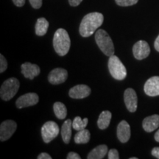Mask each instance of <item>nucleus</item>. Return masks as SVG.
I'll return each instance as SVG.
<instances>
[{"label":"nucleus","instance_id":"20","mask_svg":"<svg viewBox=\"0 0 159 159\" xmlns=\"http://www.w3.org/2000/svg\"><path fill=\"white\" fill-rule=\"evenodd\" d=\"M112 114L109 111H104L99 115L98 120H97V125L101 130H105L109 126L111 122Z\"/></svg>","mask_w":159,"mask_h":159},{"label":"nucleus","instance_id":"35","mask_svg":"<svg viewBox=\"0 0 159 159\" xmlns=\"http://www.w3.org/2000/svg\"><path fill=\"white\" fill-rule=\"evenodd\" d=\"M130 159H138V158H136V157H133V158H130Z\"/></svg>","mask_w":159,"mask_h":159},{"label":"nucleus","instance_id":"6","mask_svg":"<svg viewBox=\"0 0 159 159\" xmlns=\"http://www.w3.org/2000/svg\"><path fill=\"white\" fill-rule=\"evenodd\" d=\"M60 132V128L56 122L48 121L41 128V136L43 141L48 144L56 138Z\"/></svg>","mask_w":159,"mask_h":159},{"label":"nucleus","instance_id":"23","mask_svg":"<svg viewBox=\"0 0 159 159\" xmlns=\"http://www.w3.org/2000/svg\"><path fill=\"white\" fill-rule=\"evenodd\" d=\"M89 119L88 118H85L82 119L81 117L76 116L72 121V128L77 131L83 130L86 128L88 125Z\"/></svg>","mask_w":159,"mask_h":159},{"label":"nucleus","instance_id":"28","mask_svg":"<svg viewBox=\"0 0 159 159\" xmlns=\"http://www.w3.org/2000/svg\"><path fill=\"white\" fill-rule=\"evenodd\" d=\"M66 158L67 159H80L81 157L80 156V155L76 153V152H69L68 155H67Z\"/></svg>","mask_w":159,"mask_h":159},{"label":"nucleus","instance_id":"12","mask_svg":"<svg viewBox=\"0 0 159 159\" xmlns=\"http://www.w3.org/2000/svg\"><path fill=\"white\" fill-rule=\"evenodd\" d=\"M144 91L148 96H159V76L149 78L144 85Z\"/></svg>","mask_w":159,"mask_h":159},{"label":"nucleus","instance_id":"15","mask_svg":"<svg viewBox=\"0 0 159 159\" xmlns=\"http://www.w3.org/2000/svg\"><path fill=\"white\" fill-rule=\"evenodd\" d=\"M116 134L119 140L122 143H126L130 138V125L125 120L121 121L117 126Z\"/></svg>","mask_w":159,"mask_h":159},{"label":"nucleus","instance_id":"7","mask_svg":"<svg viewBox=\"0 0 159 159\" xmlns=\"http://www.w3.org/2000/svg\"><path fill=\"white\" fill-rule=\"evenodd\" d=\"M17 128V125L13 120H6L0 125V140L1 142L8 140L13 136Z\"/></svg>","mask_w":159,"mask_h":159},{"label":"nucleus","instance_id":"22","mask_svg":"<svg viewBox=\"0 0 159 159\" xmlns=\"http://www.w3.org/2000/svg\"><path fill=\"white\" fill-rule=\"evenodd\" d=\"M53 110L57 119H64L67 115V109L66 105L61 102H56L53 105Z\"/></svg>","mask_w":159,"mask_h":159},{"label":"nucleus","instance_id":"27","mask_svg":"<svg viewBox=\"0 0 159 159\" xmlns=\"http://www.w3.org/2000/svg\"><path fill=\"white\" fill-rule=\"evenodd\" d=\"M32 7L35 9H39L42 6V0H29Z\"/></svg>","mask_w":159,"mask_h":159},{"label":"nucleus","instance_id":"21","mask_svg":"<svg viewBox=\"0 0 159 159\" xmlns=\"http://www.w3.org/2000/svg\"><path fill=\"white\" fill-rule=\"evenodd\" d=\"M91 138V134L89 130L83 129V130H79L75 136V142L77 144H87Z\"/></svg>","mask_w":159,"mask_h":159},{"label":"nucleus","instance_id":"19","mask_svg":"<svg viewBox=\"0 0 159 159\" xmlns=\"http://www.w3.org/2000/svg\"><path fill=\"white\" fill-rule=\"evenodd\" d=\"M49 21L45 18H39L38 19L35 24V34L39 36H43L46 35L49 28Z\"/></svg>","mask_w":159,"mask_h":159},{"label":"nucleus","instance_id":"14","mask_svg":"<svg viewBox=\"0 0 159 159\" xmlns=\"http://www.w3.org/2000/svg\"><path fill=\"white\" fill-rule=\"evenodd\" d=\"M21 73L25 78H28L30 80H33L35 77L39 75L41 70L40 67L36 64L26 62L24 63L21 66Z\"/></svg>","mask_w":159,"mask_h":159},{"label":"nucleus","instance_id":"32","mask_svg":"<svg viewBox=\"0 0 159 159\" xmlns=\"http://www.w3.org/2000/svg\"><path fill=\"white\" fill-rule=\"evenodd\" d=\"M13 2L17 7H22L25 4V0H13Z\"/></svg>","mask_w":159,"mask_h":159},{"label":"nucleus","instance_id":"1","mask_svg":"<svg viewBox=\"0 0 159 159\" xmlns=\"http://www.w3.org/2000/svg\"><path fill=\"white\" fill-rule=\"evenodd\" d=\"M104 16L98 12H93L85 15L80 25L79 32L81 36L87 38L91 36L102 25Z\"/></svg>","mask_w":159,"mask_h":159},{"label":"nucleus","instance_id":"24","mask_svg":"<svg viewBox=\"0 0 159 159\" xmlns=\"http://www.w3.org/2000/svg\"><path fill=\"white\" fill-rule=\"evenodd\" d=\"M115 2L119 6L128 7V6H132L136 5L139 2V0H115Z\"/></svg>","mask_w":159,"mask_h":159},{"label":"nucleus","instance_id":"10","mask_svg":"<svg viewBox=\"0 0 159 159\" xmlns=\"http://www.w3.org/2000/svg\"><path fill=\"white\" fill-rule=\"evenodd\" d=\"M39 101V95L35 93H27L19 97L16 102L18 108L21 109L36 105Z\"/></svg>","mask_w":159,"mask_h":159},{"label":"nucleus","instance_id":"8","mask_svg":"<svg viewBox=\"0 0 159 159\" xmlns=\"http://www.w3.org/2000/svg\"><path fill=\"white\" fill-rule=\"evenodd\" d=\"M133 53L135 58L141 61L149 56L150 53V47L147 41L141 40L134 45Z\"/></svg>","mask_w":159,"mask_h":159},{"label":"nucleus","instance_id":"5","mask_svg":"<svg viewBox=\"0 0 159 159\" xmlns=\"http://www.w3.org/2000/svg\"><path fill=\"white\" fill-rule=\"evenodd\" d=\"M20 87L19 80L15 77L6 80L4 81L0 89V97L5 101H9L16 94Z\"/></svg>","mask_w":159,"mask_h":159},{"label":"nucleus","instance_id":"29","mask_svg":"<svg viewBox=\"0 0 159 159\" xmlns=\"http://www.w3.org/2000/svg\"><path fill=\"white\" fill-rule=\"evenodd\" d=\"M151 154L155 158L159 159V147H156V148L152 149V151H151Z\"/></svg>","mask_w":159,"mask_h":159},{"label":"nucleus","instance_id":"25","mask_svg":"<svg viewBox=\"0 0 159 159\" xmlns=\"http://www.w3.org/2000/svg\"><path fill=\"white\" fill-rule=\"evenodd\" d=\"M7 68V61L2 55H0V72L3 73Z\"/></svg>","mask_w":159,"mask_h":159},{"label":"nucleus","instance_id":"4","mask_svg":"<svg viewBox=\"0 0 159 159\" xmlns=\"http://www.w3.org/2000/svg\"><path fill=\"white\" fill-rule=\"evenodd\" d=\"M108 69L111 76L117 80H122L127 77V69L120 59L113 55L109 57Z\"/></svg>","mask_w":159,"mask_h":159},{"label":"nucleus","instance_id":"17","mask_svg":"<svg viewBox=\"0 0 159 159\" xmlns=\"http://www.w3.org/2000/svg\"><path fill=\"white\" fill-rule=\"evenodd\" d=\"M108 148L105 144H101L93 149L89 152L87 158L88 159H102L108 153Z\"/></svg>","mask_w":159,"mask_h":159},{"label":"nucleus","instance_id":"2","mask_svg":"<svg viewBox=\"0 0 159 159\" xmlns=\"http://www.w3.org/2000/svg\"><path fill=\"white\" fill-rule=\"evenodd\" d=\"M71 46V40L66 30H57L53 38V47L55 51L60 56H65L69 52Z\"/></svg>","mask_w":159,"mask_h":159},{"label":"nucleus","instance_id":"34","mask_svg":"<svg viewBox=\"0 0 159 159\" xmlns=\"http://www.w3.org/2000/svg\"><path fill=\"white\" fill-rule=\"evenodd\" d=\"M155 140H156V142H159V130L157 131L156 134H155Z\"/></svg>","mask_w":159,"mask_h":159},{"label":"nucleus","instance_id":"33","mask_svg":"<svg viewBox=\"0 0 159 159\" xmlns=\"http://www.w3.org/2000/svg\"><path fill=\"white\" fill-rule=\"evenodd\" d=\"M154 47H155V49H156V50L159 52V35H158V36L156 38V41H155Z\"/></svg>","mask_w":159,"mask_h":159},{"label":"nucleus","instance_id":"9","mask_svg":"<svg viewBox=\"0 0 159 159\" xmlns=\"http://www.w3.org/2000/svg\"><path fill=\"white\" fill-rule=\"evenodd\" d=\"M124 101L126 108L131 113H134L138 106V97L134 89L129 88L125 91Z\"/></svg>","mask_w":159,"mask_h":159},{"label":"nucleus","instance_id":"13","mask_svg":"<svg viewBox=\"0 0 159 159\" xmlns=\"http://www.w3.org/2000/svg\"><path fill=\"white\" fill-rule=\"evenodd\" d=\"M91 90L86 85H77L69 90V95L73 99H83L91 94Z\"/></svg>","mask_w":159,"mask_h":159},{"label":"nucleus","instance_id":"26","mask_svg":"<svg viewBox=\"0 0 159 159\" xmlns=\"http://www.w3.org/2000/svg\"><path fill=\"white\" fill-rule=\"evenodd\" d=\"M108 159H119V155L116 149H111L108 152Z\"/></svg>","mask_w":159,"mask_h":159},{"label":"nucleus","instance_id":"16","mask_svg":"<svg viewBox=\"0 0 159 159\" xmlns=\"http://www.w3.org/2000/svg\"><path fill=\"white\" fill-rule=\"evenodd\" d=\"M142 127L148 133H151L159 127V115L154 114L144 119L142 122Z\"/></svg>","mask_w":159,"mask_h":159},{"label":"nucleus","instance_id":"18","mask_svg":"<svg viewBox=\"0 0 159 159\" xmlns=\"http://www.w3.org/2000/svg\"><path fill=\"white\" fill-rule=\"evenodd\" d=\"M71 128H72V121L71 119L66 120L61 127V136L65 144H69L70 142L71 137Z\"/></svg>","mask_w":159,"mask_h":159},{"label":"nucleus","instance_id":"31","mask_svg":"<svg viewBox=\"0 0 159 159\" xmlns=\"http://www.w3.org/2000/svg\"><path fill=\"white\" fill-rule=\"evenodd\" d=\"M83 0H69V5L72 7H77L82 2Z\"/></svg>","mask_w":159,"mask_h":159},{"label":"nucleus","instance_id":"30","mask_svg":"<svg viewBox=\"0 0 159 159\" xmlns=\"http://www.w3.org/2000/svg\"><path fill=\"white\" fill-rule=\"evenodd\" d=\"M38 159H52V157L47 152H41L38 156Z\"/></svg>","mask_w":159,"mask_h":159},{"label":"nucleus","instance_id":"3","mask_svg":"<svg viewBox=\"0 0 159 159\" xmlns=\"http://www.w3.org/2000/svg\"><path fill=\"white\" fill-rule=\"evenodd\" d=\"M95 41L99 48L106 56L114 55V46L112 39L104 30L99 29L95 33Z\"/></svg>","mask_w":159,"mask_h":159},{"label":"nucleus","instance_id":"11","mask_svg":"<svg viewBox=\"0 0 159 159\" xmlns=\"http://www.w3.org/2000/svg\"><path fill=\"white\" fill-rule=\"evenodd\" d=\"M68 78V71L62 68H56L52 70L48 75L49 82L52 85L63 83Z\"/></svg>","mask_w":159,"mask_h":159}]
</instances>
